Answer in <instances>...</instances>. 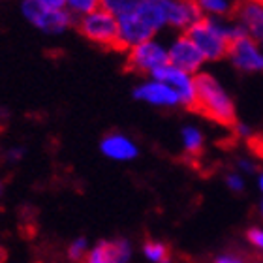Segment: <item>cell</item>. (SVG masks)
Instances as JSON below:
<instances>
[{"mask_svg":"<svg viewBox=\"0 0 263 263\" xmlns=\"http://www.w3.org/2000/svg\"><path fill=\"white\" fill-rule=\"evenodd\" d=\"M211 263H248L245 256H241L239 252H222Z\"/></svg>","mask_w":263,"mask_h":263,"instance_id":"21","label":"cell"},{"mask_svg":"<svg viewBox=\"0 0 263 263\" xmlns=\"http://www.w3.org/2000/svg\"><path fill=\"white\" fill-rule=\"evenodd\" d=\"M261 216H263V203H261Z\"/></svg>","mask_w":263,"mask_h":263,"instance_id":"28","label":"cell"},{"mask_svg":"<svg viewBox=\"0 0 263 263\" xmlns=\"http://www.w3.org/2000/svg\"><path fill=\"white\" fill-rule=\"evenodd\" d=\"M247 241L263 254V228H250L247 231Z\"/></svg>","mask_w":263,"mask_h":263,"instance_id":"20","label":"cell"},{"mask_svg":"<svg viewBox=\"0 0 263 263\" xmlns=\"http://www.w3.org/2000/svg\"><path fill=\"white\" fill-rule=\"evenodd\" d=\"M233 17L247 36L258 42L263 38V0H239Z\"/></svg>","mask_w":263,"mask_h":263,"instance_id":"10","label":"cell"},{"mask_svg":"<svg viewBox=\"0 0 263 263\" xmlns=\"http://www.w3.org/2000/svg\"><path fill=\"white\" fill-rule=\"evenodd\" d=\"M165 6H167V25L182 32H188V28L203 17L201 10L194 0H165Z\"/></svg>","mask_w":263,"mask_h":263,"instance_id":"12","label":"cell"},{"mask_svg":"<svg viewBox=\"0 0 263 263\" xmlns=\"http://www.w3.org/2000/svg\"><path fill=\"white\" fill-rule=\"evenodd\" d=\"M36 2L47 6V8H55V10H64V6H68L66 0H36Z\"/></svg>","mask_w":263,"mask_h":263,"instance_id":"23","label":"cell"},{"mask_svg":"<svg viewBox=\"0 0 263 263\" xmlns=\"http://www.w3.org/2000/svg\"><path fill=\"white\" fill-rule=\"evenodd\" d=\"M188 36L201 51L205 61H220L228 57V49L235 40L247 36L235 19L201 17L196 25L188 28Z\"/></svg>","mask_w":263,"mask_h":263,"instance_id":"1","label":"cell"},{"mask_svg":"<svg viewBox=\"0 0 263 263\" xmlns=\"http://www.w3.org/2000/svg\"><path fill=\"white\" fill-rule=\"evenodd\" d=\"M170 51V64L177 66V68H181V70L188 71V73H199L205 64V57L199 49H197V45L192 42V38L188 36L186 32H182L181 36H177L171 45L167 47Z\"/></svg>","mask_w":263,"mask_h":263,"instance_id":"8","label":"cell"},{"mask_svg":"<svg viewBox=\"0 0 263 263\" xmlns=\"http://www.w3.org/2000/svg\"><path fill=\"white\" fill-rule=\"evenodd\" d=\"M139 2L141 0H100V8H104L105 11L113 13L119 19V17H124L132 11H136Z\"/></svg>","mask_w":263,"mask_h":263,"instance_id":"17","label":"cell"},{"mask_svg":"<svg viewBox=\"0 0 263 263\" xmlns=\"http://www.w3.org/2000/svg\"><path fill=\"white\" fill-rule=\"evenodd\" d=\"M134 96L145 102V104L156 105V107H177V105H181L179 94L170 85H165L164 81H158L154 77H151L148 81L136 87Z\"/></svg>","mask_w":263,"mask_h":263,"instance_id":"9","label":"cell"},{"mask_svg":"<svg viewBox=\"0 0 263 263\" xmlns=\"http://www.w3.org/2000/svg\"><path fill=\"white\" fill-rule=\"evenodd\" d=\"M237 165H239V170H241L242 173H254V171H256L254 162H250V160H247V158H241Z\"/></svg>","mask_w":263,"mask_h":263,"instance_id":"24","label":"cell"},{"mask_svg":"<svg viewBox=\"0 0 263 263\" xmlns=\"http://www.w3.org/2000/svg\"><path fill=\"white\" fill-rule=\"evenodd\" d=\"M259 45H261V47H263V38H261V40H259Z\"/></svg>","mask_w":263,"mask_h":263,"instance_id":"27","label":"cell"},{"mask_svg":"<svg viewBox=\"0 0 263 263\" xmlns=\"http://www.w3.org/2000/svg\"><path fill=\"white\" fill-rule=\"evenodd\" d=\"M181 143H182L184 153L190 154V156H197V154H201V151H203V145H205V136H203V132L199 130V128L190 124V126L182 128Z\"/></svg>","mask_w":263,"mask_h":263,"instance_id":"15","label":"cell"},{"mask_svg":"<svg viewBox=\"0 0 263 263\" xmlns=\"http://www.w3.org/2000/svg\"><path fill=\"white\" fill-rule=\"evenodd\" d=\"M102 153L111 160H119V162H128L137 156V145L132 141L130 137L122 136V134H109L104 137L102 141Z\"/></svg>","mask_w":263,"mask_h":263,"instance_id":"13","label":"cell"},{"mask_svg":"<svg viewBox=\"0 0 263 263\" xmlns=\"http://www.w3.org/2000/svg\"><path fill=\"white\" fill-rule=\"evenodd\" d=\"M196 111L214 121L222 126H235L237 113L235 104L228 94L222 83L211 73H197L196 76Z\"/></svg>","mask_w":263,"mask_h":263,"instance_id":"2","label":"cell"},{"mask_svg":"<svg viewBox=\"0 0 263 263\" xmlns=\"http://www.w3.org/2000/svg\"><path fill=\"white\" fill-rule=\"evenodd\" d=\"M258 186H259V190L263 192V171L258 175Z\"/></svg>","mask_w":263,"mask_h":263,"instance_id":"26","label":"cell"},{"mask_svg":"<svg viewBox=\"0 0 263 263\" xmlns=\"http://www.w3.org/2000/svg\"><path fill=\"white\" fill-rule=\"evenodd\" d=\"M0 194H2V184H0Z\"/></svg>","mask_w":263,"mask_h":263,"instance_id":"29","label":"cell"},{"mask_svg":"<svg viewBox=\"0 0 263 263\" xmlns=\"http://www.w3.org/2000/svg\"><path fill=\"white\" fill-rule=\"evenodd\" d=\"M143 254H145V258L148 261L153 263H170L171 259V252H170V247L162 241H153V239H148L145 241L143 245Z\"/></svg>","mask_w":263,"mask_h":263,"instance_id":"16","label":"cell"},{"mask_svg":"<svg viewBox=\"0 0 263 263\" xmlns=\"http://www.w3.org/2000/svg\"><path fill=\"white\" fill-rule=\"evenodd\" d=\"M23 13L34 27H38L44 32H62L68 27L76 25V19L70 10H55L40 4L36 0H23Z\"/></svg>","mask_w":263,"mask_h":263,"instance_id":"5","label":"cell"},{"mask_svg":"<svg viewBox=\"0 0 263 263\" xmlns=\"http://www.w3.org/2000/svg\"><path fill=\"white\" fill-rule=\"evenodd\" d=\"M66 2H68V10L77 15H87L100 8V0H66Z\"/></svg>","mask_w":263,"mask_h":263,"instance_id":"19","label":"cell"},{"mask_svg":"<svg viewBox=\"0 0 263 263\" xmlns=\"http://www.w3.org/2000/svg\"><path fill=\"white\" fill-rule=\"evenodd\" d=\"M130 256L132 248L126 239L100 241L87 254V259L83 263H128L130 261Z\"/></svg>","mask_w":263,"mask_h":263,"instance_id":"11","label":"cell"},{"mask_svg":"<svg viewBox=\"0 0 263 263\" xmlns=\"http://www.w3.org/2000/svg\"><path fill=\"white\" fill-rule=\"evenodd\" d=\"M194 2L201 10L203 17H218V19L235 15L239 6V0H194Z\"/></svg>","mask_w":263,"mask_h":263,"instance_id":"14","label":"cell"},{"mask_svg":"<svg viewBox=\"0 0 263 263\" xmlns=\"http://www.w3.org/2000/svg\"><path fill=\"white\" fill-rule=\"evenodd\" d=\"M76 28L81 36L94 42V44L119 51V19L104 8L81 15L76 21Z\"/></svg>","mask_w":263,"mask_h":263,"instance_id":"3","label":"cell"},{"mask_svg":"<svg viewBox=\"0 0 263 263\" xmlns=\"http://www.w3.org/2000/svg\"><path fill=\"white\" fill-rule=\"evenodd\" d=\"M87 254H88V242L85 237L76 239V241L70 245V248H68V258L73 263H83L87 259Z\"/></svg>","mask_w":263,"mask_h":263,"instance_id":"18","label":"cell"},{"mask_svg":"<svg viewBox=\"0 0 263 263\" xmlns=\"http://www.w3.org/2000/svg\"><path fill=\"white\" fill-rule=\"evenodd\" d=\"M226 184H228V188H230L231 192H242L245 179H242L241 173H230V175L226 177Z\"/></svg>","mask_w":263,"mask_h":263,"instance_id":"22","label":"cell"},{"mask_svg":"<svg viewBox=\"0 0 263 263\" xmlns=\"http://www.w3.org/2000/svg\"><path fill=\"white\" fill-rule=\"evenodd\" d=\"M170 64V51L167 47L160 44L158 40H147L143 44L136 45L128 51L126 68L136 73H148L153 76L154 71Z\"/></svg>","mask_w":263,"mask_h":263,"instance_id":"4","label":"cell"},{"mask_svg":"<svg viewBox=\"0 0 263 263\" xmlns=\"http://www.w3.org/2000/svg\"><path fill=\"white\" fill-rule=\"evenodd\" d=\"M235 134L241 137H248L250 134H252V130H250V126H247V124H241V122H235Z\"/></svg>","mask_w":263,"mask_h":263,"instance_id":"25","label":"cell"},{"mask_svg":"<svg viewBox=\"0 0 263 263\" xmlns=\"http://www.w3.org/2000/svg\"><path fill=\"white\" fill-rule=\"evenodd\" d=\"M228 59L233 68L245 73H263V47L258 40L242 36L228 49Z\"/></svg>","mask_w":263,"mask_h":263,"instance_id":"6","label":"cell"},{"mask_svg":"<svg viewBox=\"0 0 263 263\" xmlns=\"http://www.w3.org/2000/svg\"><path fill=\"white\" fill-rule=\"evenodd\" d=\"M151 77L164 81L165 85H170L181 98V105L188 107V109H196V76L188 73V71L181 70L173 64H165L164 68L156 70Z\"/></svg>","mask_w":263,"mask_h":263,"instance_id":"7","label":"cell"}]
</instances>
